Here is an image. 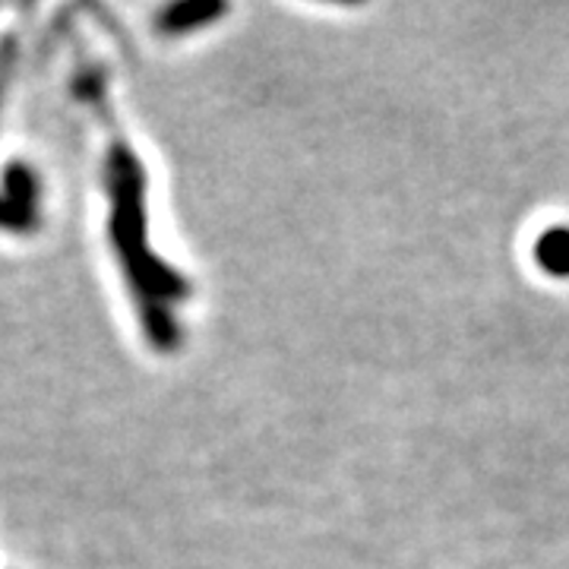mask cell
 <instances>
[{"mask_svg": "<svg viewBox=\"0 0 569 569\" xmlns=\"http://www.w3.org/2000/svg\"><path fill=\"white\" fill-rule=\"evenodd\" d=\"M228 13V3L219 0H181L156 13V32L162 36H187L193 29H203L212 20H222Z\"/></svg>", "mask_w": 569, "mask_h": 569, "instance_id": "obj_1", "label": "cell"}, {"mask_svg": "<svg viewBox=\"0 0 569 569\" xmlns=\"http://www.w3.org/2000/svg\"><path fill=\"white\" fill-rule=\"evenodd\" d=\"M535 263L553 279H569V224H553L535 241Z\"/></svg>", "mask_w": 569, "mask_h": 569, "instance_id": "obj_2", "label": "cell"}, {"mask_svg": "<svg viewBox=\"0 0 569 569\" xmlns=\"http://www.w3.org/2000/svg\"><path fill=\"white\" fill-rule=\"evenodd\" d=\"M39 193L41 183L36 178V171L26 162H13L3 168V197L13 200L29 212H39Z\"/></svg>", "mask_w": 569, "mask_h": 569, "instance_id": "obj_3", "label": "cell"}, {"mask_svg": "<svg viewBox=\"0 0 569 569\" xmlns=\"http://www.w3.org/2000/svg\"><path fill=\"white\" fill-rule=\"evenodd\" d=\"M39 222V212H29L13 200L0 197V231H10V234H29Z\"/></svg>", "mask_w": 569, "mask_h": 569, "instance_id": "obj_4", "label": "cell"}, {"mask_svg": "<svg viewBox=\"0 0 569 569\" xmlns=\"http://www.w3.org/2000/svg\"><path fill=\"white\" fill-rule=\"evenodd\" d=\"M13 61H17V39H3L0 41V99L7 92V82H10V73H13Z\"/></svg>", "mask_w": 569, "mask_h": 569, "instance_id": "obj_5", "label": "cell"}]
</instances>
